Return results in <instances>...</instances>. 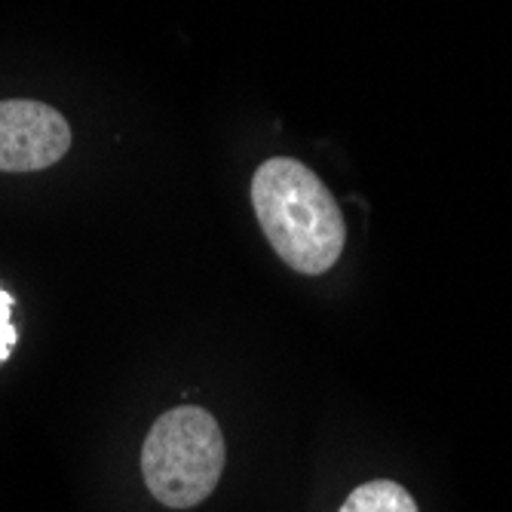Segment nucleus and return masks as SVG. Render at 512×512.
<instances>
[{"label":"nucleus","instance_id":"1","mask_svg":"<svg viewBox=\"0 0 512 512\" xmlns=\"http://www.w3.org/2000/svg\"><path fill=\"white\" fill-rule=\"evenodd\" d=\"M252 209L273 252L295 273L319 276L344 252V212L322 178L292 157H270L252 175Z\"/></svg>","mask_w":512,"mask_h":512},{"label":"nucleus","instance_id":"2","mask_svg":"<svg viewBox=\"0 0 512 512\" xmlns=\"http://www.w3.org/2000/svg\"><path fill=\"white\" fill-rule=\"evenodd\" d=\"M224 436L212 411L178 405L157 417L142 448L148 491L169 509H194L221 482Z\"/></svg>","mask_w":512,"mask_h":512},{"label":"nucleus","instance_id":"3","mask_svg":"<svg viewBox=\"0 0 512 512\" xmlns=\"http://www.w3.org/2000/svg\"><path fill=\"white\" fill-rule=\"evenodd\" d=\"M68 120L43 102H0V172H37L59 163L71 148Z\"/></svg>","mask_w":512,"mask_h":512},{"label":"nucleus","instance_id":"4","mask_svg":"<svg viewBox=\"0 0 512 512\" xmlns=\"http://www.w3.org/2000/svg\"><path fill=\"white\" fill-rule=\"evenodd\" d=\"M338 512H417V503L402 485L378 479L359 485Z\"/></svg>","mask_w":512,"mask_h":512},{"label":"nucleus","instance_id":"5","mask_svg":"<svg viewBox=\"0 0 512 512\" xmlns=\"http://www.w3.org/2000/svg\"><path fill=\"white\" fill-rule=\"evenodd\" d=\"M13 295L0 289V365H4L19 341V332H16V325H13Z\"/></svg>","mask_w":512,"mask_h":512}]
</instances>
